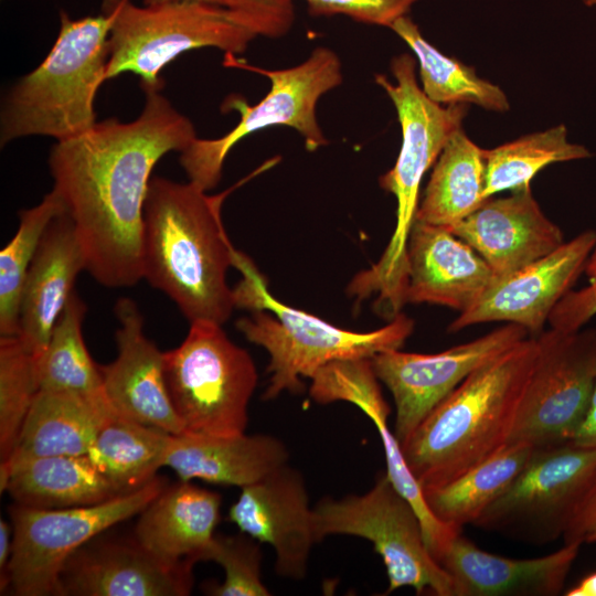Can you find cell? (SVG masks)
<instances>
[{
    "label": "cell",
    "instance_id": "6da1fadb",
    "mask_svg": "<svg viewBox=\"0 0 596 596\" xmlns=\"http://www.w3.org/2000/svg\"><path fill=\"white\" fill-rule=\"evenodd\" d=\"M145 92L132 121L107 118L50 151L53 190L81 244L85 270L99 284L134 286L142 274L143 206L151 172L170 151L195 138L192 121L160 91Z\"/></svg>",
    "mask_w": 596,
    "mask_h": 596
},
{
    "label": "cell",
    "instance_id": "7a4b0ae2",
    "mask_svg": "<svg viewBox=\"0 0 596 596\" xmlns=\"http://www.w3.org/2000/svg\"><path fill=\"white\" fill-rule=\"evenodd\" d=\"M232 189L210 195L192 182L151 178L143 206L142 274L192 322L222 326L235 308L226 275L236 249L221 219Z\"/></svg>",
    "mask_w": 596,
    "mask_h": 596
},
{
    "label": "cell",
    "instance_id": "3957f363",
    "mask_svg": "<svg viewBox=\"0 0 596 596\" xmlns=\"http://www.w3.org/2000/svg\"><path fill=\"white\" fill-rule=\"evenodd\" d=\"M538 354L528 337L469 374L401 444L422 488L451 480L502 449Z\"/></svg>",
    "mask_w": 596,
    "mask_h": 596
},
{
    "label": "cell",
    "instance_id": "277c9868",
    "mask_svg": "<svg viewBox=\"0 0 596 596\" xmlns=\"http://www.w3.org/2000/svg\"><path fill=\"white\" fill-rule=\"evenodd\" d=\"M390 67L394 82L383 74L374 79L393 103L402 132L397 159L379 179L380 187L396 199V225L380 260L358 274L348 289L358 301L377 292L379 304L395 315L405 305L406 247L421 182L449 139L462 128L468 105L443 106L430 100L417 82L416 61L408 53L394 56Z\"/></svg>",
    "mask_w": 596,
    "mask_h": 596
},
{
    "label": "cell",
    "instance_id": "5b68a950",
    "mask_svg": "<svg viewBox=\"0 0 596 596\" xmlns=\"http://www.w3.org/2000/svg\"><path fill=\"white\" fill-rule=\"evenodd\" d=\"M234 267L243 275L233 289L235 308L252 310L251 316L237 320L236 327L269 354L270 376L264 400H274L283 392H301L302 377L311 379L331 362L372 359L377 353L397 350L413 332L414 321L400 312L389 324L373 331L339 328L277 300L244 253L236 251Z\"/></svg>",
    "mask_w": 596,
    "mask_h": 596
},
{
    "label": "cell",
    "instance_id": "8992f818",
    "mask_svg": "<svg viewBox=\"0 0 596 596\" xmlns=\"http://www.w3.org/2000/svg\"><path fill=\"white\" fill-rule=\"evenodd\" d=\"M60 21L50 53L4 98L0 116L2 147L28 136L68 140L97 123L94 103L106 81L111 19L100 12L74 20L61 11Z\"/></svg>",
    "mask_w": 596,
    "mask_h": 596
},
{
    "label": "cell",
    "instance_id": "52a82bcc",
    "mask_svg": "<svg viewBox=\"0 0 596 596\" xmlns=\"http://www.w3.org/2000/svg\"><path fill=\"white\" fill-rule=\"evenodd\" d=\"M100 12L111 19L106 79L130 72L143 91H161V71L187 51L214 47L242 54L257 38L216 2L102 0Z\"/></svg>",
    "mask_w": 596,
    "mask_h": 596
},
{
    "label": "cell",
    "instance_id": "ba28073f",
    "mask_svg": "<svg viewBox=\"0 0 596 596\" xmlns=\"http://www.w3.org/2000/svg\"><path fill=\"white\" fill-rule=\"evenodd\" d=\"M224 65L260 74L269 79L270 88L253 106L237 95L224 100L222 109L236 110L240 121L220 138L196 137L180 152V164L190 182L206 192L214 189L233 147L251 134L274 126L296 130L310 151L328 143L318 121L317 105L343 82L342 63L332 49L317 46L304 62L280 70L260 68L231 53H225Z\"/></svg>",
    "mask_w": 596,
    "mask_h": 596
},
{
    "label": "cell",
    "instance_id": "9c48e42d",
    "mask_svg": "<svg viewBox=\"0 0 596 596\" xmlns=\"http://www.w3.org/2000/svg\"><path fill=\"white\" fill-rule=\"evenodd\" d=\"M190 324L183 342L163 352L167 387L183 433L244 434L257 384L255 363L222 326L206 321Z\"/></svg>",
    "mask_w": 596,
    "mask_h": 596
},
{
    "label": "cell",
    "instance_id": "30bf717a",
    "mask_svg": "<svg viewBox=\"0 0 596 596\" xmlns=\"http://www.w3.org/2000/svg\"><path fill=\"white\" fill-rule=\"evenodd\" d=\"M313 514L318 542L341 534L373 543L389 577L385 594L413 587L417 595L455 596L454 579L428 551L416 511L386 471L379 472L363 494L323 498L313 507Z\"/></svg>",
    "mask_w": 596,
    "mask_h": 596
},
{
    "label": "cell",
    "instance_id": "8fae6325",
    "mask_svg": "<svg viewBox=\"0 0 596 596\" xmlns=\"http://www.w3.org/2000/svg\"><path fill=\"white\" fill-rule=\"evenodd\" d=\"M167 486L155 477L143 487L102 503L10 509L12 549L0 590L18 596H60V575L67 560L105 530L139 514Z\"/></svg>",
    "mask_w": 596,
    "mask_h": 596
},
{
    "label": "cell",
    "instance_id": "7c38bea8",
    "mask_svg": "<svg viewBox=\"0 0 596 596\" xmlns=\"http://www.w3.org/2000/svg\"><path fill=\"white\" fill-rule=\"evenodd\" d=\"M595 478L596 447L567 441L534 449L473 525L520 542L551 543L563 536Z\"/></svg>",
    "mask_w": 596,
    "mask_h": 596
},
{
    "label": "cell",
    "instance_id": "4fadbf2b",
    "mask_svg": "<svg viewBox=\"0 0 596 596\" xmlns=\"http://www.w3.org/2000/svg\"><path fill=\"white\" fill-rule=\"evenodd\" d=\"M534 338L538 354L508 444L540 449L572 441L587 414L596 377V329L550 328Z\"/></svg>",
    "mask_w": 596,
    "mask_h": 596
},
{
    "label": "cell",
    "instance_id": "5bb4252c",
    "mask_svg": "<svg viewBox=\"0 0 596 596\" xmlns=\"http://www.w3.org/2000/svg\"><path fill=\"white\" fill-rule=\"evenodd\" d=\"M528 337L523 327L505 323L438 353H409L397 349L375 354L371 359L373 370L395 403L394 435L400 444L469 374Z\"/></svg>",
    "mask_w": 596,
    "mask_h": 596
},
{
    "label": "cell",
    "instance_id": "9a60e30c",
    "mask_svg": "<svg viewBox=\"0 0 596 596\" xmlns=\"http://www.w3.org/2000/svg\"><path fill=\"white\" fill-rule=\"evenodd\" d=\"M596 245V231L585 230L557 249L502 278L448 327L457 332L483 322L514 323L538 337L558 301L584 273Z\"/></svg>",
    "mask_w": 596,
    "mask_h": 596
},
{
    "label": "cell",
    "instance_id": "2e32d148",
    "mask_svg": "<svg viewBox=\"0 0 596 596\" xmlns=\"http://www.w3.org/2000/svg\"><path fill=\"white\" fill-rule=\"evenodd\" d=\"M241 489L230 508V520L242 533L272 545L277 575L304 579L318 540L313 508L300 471L287 462Z\"/></svg>",
    "mask_w": 596,
    "mask_h": 596
},
{
    "label": "cell",
    "instance_id": "e0dca14e",
    "mask_svg": "<svg viewBox=\"0 0 596 596\" xmlns=\"http://www.w3.org/2000/svg\"><path fill=\"white\" fill-rule=\"evenodd\" d=\"M115 313L120 323L116 331L118 354L111 363L99 366L109 406L118 416L172 435L183 433L167 387L163 352L143 333L137 305L123 297Z\"/></svg>",
    "mask_w": 596,
    "mask_h": 596
},
{
    "label": "cell",
    "instance_id": "ac0fdd59",
    "mask_svg": "<svg viewBox=\"0 0 596 596\" xmlns=\"http://www.w3.org/2000/svg\"><path fill=\"white\" fill-rule=\"evenodd\" d=\"M446 230L470 245L496 278L521 269L565 243L563 232L543 213L531 188L505 198L491 196Z\"/></svg>",
    "mask_w": 596,
    "mask_h": 596
},
{
    "label": "cell",
    "instance_id": "d6986e66",
    "mask_svg": "<svg viewBox=\"0 0 596 596\" xmlns=\"http://www.w3.org/2000/svg\"><path fill=\"white\" fill-rule=\"evenodd\" d=\"M193 564L168 566L135 540H92L65 563L60 596H185L192 590Z\"/></svg>",
    "mask_w": 596,
    "mask_h": 596
},
{
    "label": "cell",
    "instance_id": "ffe728a7",
    "mask_svg": "<svg viewBox=\"0 0 596 596\" xmlns=\"http://www.w3.org/2000/svg\"><path fill=\"white\" fill-rule=\"evenodd\" d=\"M405 304H433L460 312L496 276L486 260L445 227L414 221L406 247Z\"/></svg>",
    "mask_w": 596,
    "mask_h": 596
},
{
    "label": "cell",
    "instance_id": "44dd1931",
    "mask_svg": "<svg viewBox=\"0 0 596 596\" xmlns=\"http://www.w3.org/2000/svg\"><path fill=\"white\" fill-rule=\"evenodd\" d=\"M581 546L564 543L545 556L517 560L482 551L459 533L439 564L454 579L455 596H555Z\"/></svg>",
    "mask_w": 596,
    "mask_h": 596
},
{
    "label": "cell",
    "instance_id": "7402d4cb",
    "mask_svg": "<svg viewBox=\"0 0 596 596\" xmlns=\"http://www.w3.org/2000/svg\"><path fill=\"white\" fill-rule=\"evenodd\" d=\"M85 268L73 221L65 210L45 230L21 292L18 338L34 359L45 350Z\"/></svg>",
    "mask_w": 596,
    "mask_h": 596
},
{
    "label": "cell",
    "instance_id": "603a6c76",
    "mask_svg": "<svg viewBox=\"0 0 596 596\" xmlns=\"http://www.w3.org/2000/svg\"><path fill=\"white\" fill-rule=\"evenodd\" d=\"M220 493L180 480L139 513L135 541L168 566L202 560L221 515Z\"/></svg>",
    "mask_w": 596,
    "mask_h": 596
},
{
    "label": "cell",
    "instance_id": "cb8c5ba5",
    "mask_svg": "<svg viewBox=\"0 0 596 596\" xmlns=\"http://www.w3.org/2000/svg\"><path fill=\"white\" fill-rule=\"evenodd\" d=\"M285 444L267 434L209 436L191 433L170 435L163 467L180 480L236 486L252 485L287 464Z\"/></svg>",
    "mask_w": 596,
    "mask_h": 596
},
{
    "label": "cell",
    "instance_id": "d4e9b609",
    "mask_svg": "<svg viewBox=\"0 0 596 596\" xmlns=\"http://www.w3.org/2000/svg\"><path fill=\"white\" fill-rule=\"evenodd\" d=\"M105 395L39 391L4 470L20 461L49 456L86 455L99 429L114 415Z\"/></svg>",
    "mask_w": 596,
    "mask_h": 596
},
{
    "label": "cell",
    "instance_id": "484cf974",
    "mask_svg": "<svg viewBox=\"0 0 596 596\" xmlns=\"http://www.w3.org/2000/svg\"><path fill=\"white\" fill-rule=\"evenodd\" d=\"M0 491L33 509L91 505L120 493L86 455L33 458L0 470Z\"/></svg>",
    "mask_w": 596,
    "mask_h": 596
},
{
    "label": "cell",
    "instance_id": "4316f807",
    "mask_svg": "<svg viewBox=\"0 0 596 596\" xmlns=\"http://www.w3.org/2000/svg\"><path fill=\"white\" fill-rule=\"evenodd\" d=\"M485 149L459 129L433 166L415 220L448 228L485 201Z\"/></svg>",
    "mask_w": 596,
    "mask_h": 596
},
{
    "label": "cell",
    "instance_id": "83f0119b",
    "mask_svg": "<svg viewBox=\"0 0 596 596\" xmlns=\"http://www.w3.org/2000/svg\"><path fill=\"white\" fill-rule=\"evenodd\" d=\"M533 451L526 444H508L460 476L423 487L427 507L448 525L461 530L466 524H473L521 472Z\"/></svg>",
    "mask_w": 596,
    "mask_h": 596
},
{
    "label": "cell",
    "instance_id": "f1b7e54d",
    "mask_svg": "<svg viewBox=\"0 0 596 596\" xmlns=\"http://www.w3.org/2000/svg\"><path fill=\"white\" fill-rule=\"evenodd\" d=\"M171 434L117 414L99 429L86 456L120 493L135 491L157 475Z\"/></svg>",
    "mask_w": 596,
    "mask_h": 596
},
{
    "label": "cell",
    "instance_id": "f546056e",
    "mask_svg": "<svg viewBox=\"0 0 596 596\" xmlns=\"http://www.w3.org/2000/svg\"><path fill=\"white\" fill-rule=\"evenodd\" d=\"M390 29L414 53L421 88L430 100L443 106L472 104L490 111L509 110L510 104L501 87L481 78L472 66L441 53L408 15L400 18Z\"/></svg>",
    "mask_w": 596,
    "mask_h": 596
},
{
    "label": "cell",
    "instance_id": "4dcf8cb0",
    "mask_svg": "<svg viewBox=\"0 0 596 596\" xmlns=\"http://www.w3.org/2000/svg\"><path fill=\"white\" fill-rule=\"evenodd\" d=\"M86 305L74 290L43 353L34 359L39 391L104 396L100 368L83 338Z\"/></svg>",
    "mask_w": 596,
    "mask_h": 596
},
{
    "label": "cell",
    "instance_id": "1f68e13d",
    "mask_svg": "<svg viewBox=\"0 0 596 596\" xmlns=\"http://www.w3.org/2000/svg\"><path fill=\"white\" fill-rule=\"evenodd\" d=\"M590 151L567 139L565 125L522 136L492 149H485V199L498 192L531 188V180L546 166L587 159Z\"/></svg>",
    "mask_w": 596,
    "mask_h": 596
},
{
    "label": "cell",
    "instance_id": "d6a6232c",
    "mask_svg": "<svg viewBox=\"0 0 596 596\" xmlns=\"http://www.w3.org/2000/svg\"><path fill=\"white\" fill-rule=\"evenodd\" d=\"M52 190L31 209L19 212V226L0 252V336H18L22 288L41 238L49 224L65 211Z\"/></svg>",
    "mask_w": 596,
    "mask_h": 596
},
{
    "label": "cell",
    "instance_id": "836d02e7",
    "mask_svg": "<svg viewBox=\"0 0 596 596\" xmlns=\"http://www.w3.org/2000/svg\"><path fill=\"white\" fill-rule=\"evenodd\" d=\"M38 392L33 355L18 336H0V465L13 453Z\"/></svg>",
    "mask_w": 596,
    "mask_h": 596
},
{
    "label": "cell",
    "instance_id": "e575fe53",
    "mask_svg": "<svg viewBox=\"0 0 596 596\" xmlns=\"http://www.w3.org/2000/svg\"><path fill=\"white\" fill-rule=\"evenodd\" d=\"M262 550L259 542L242 533L214 535L201 561H213L224 570L220 584L206 583L204 592L213 596H269L262 579Z\"/></svg>",
    "mask_w": 596,
    "mask_h": 596
},
{
    "label": "cell",
    "instance_id": "d590c367",
    "mask_svg": "<svg viewBox=\"0 0 596 596\" xmlns=\"http://www.w3.org/2000/svg\"><path fill=\"white\" fill-rule=\"evenodd\" d=\"M310 396L320 404L345 401L364 414L387 408L371 359L331 362L311 377Z\"/></svg>",
    "mask_w": 596,
    "mask_h": 596
},
{
    "label": "cell",
    "instance_id": "8d00e7d4",
    "mask_svg": "<svg viewBox=\"0 0 596 596\" xmlns=\"http://www.w3.org/2000/svg\"><path fill=\"white\" fill-rule=\"evenodd\" d=\"M312 17L345 15L352 20L391 28L407 15L418 0H304Z\"/></svg>",
    "mask_w": 596,
    "mask_h": 596
},
{
    "label": "cell",
    "instance_id": "74e56055",
    "mask_svg": "<svg viewBox=\"0 0 596 596\" xmlns=\"http://www.w3.org/2000/svg\"><path fill=\"white\" fill-rule=\"evenodd\" d=\"M257 36L277 39L286 35L295 22L292 0H215Z\"/></svg>",
    "mask_w": 596,
    "mask_h": 596
},
{
    "label": "cell",
    "instance_id": "f35d334b",
    "mask_svg": "<svg viewBox=\"0 0 596 596\" xmlns=\"http://www.w3.org/2000/svg\"><path fill=\"white\" fill-rule=\"evenodd\" d=\"M588 284L581 289H571L554 307L549 324L562 332H574L596 316V245L584 268Z\"/></svg>",
    "mask_w": 596,
    "mask_h": 596
},
{
    "label": "cell",
    "instance_id": "ab89813d",
    "mask_svg": "<svg viewBox=\"0 0 596 596\" xmlns=\"http://www.w3.org/2000/svg\"><path fill=\"white\" fill-rule=\"evenodd\" d=\"M562 538L564 543L596 542V478L576 507Z\"/></svg>",
    "mask_w": 596,
    "mask_h": 596
},
{
    "label": "cell",
    "instance_id": "60d3db41",
    "mask_svg": "<svg viewBox=\"0 0 596 596\" xmlns=\"http://www.w3.org/2000/svg\"><path fill=\"white\" fill-rule=\"evenodd\" d=\"M572 441L582 446L596 447V377L587 414Z\"/></svg>",
    "mask_w": 596,
    "mask_h": 596
},
{
    "label": "cell",
    "instance_id": "b9f144b4",
    "mask_svg": "<svg viewBox=\"0 0 596 596\" xmlns=\"http://www.w3.org/2000/svg\"><path fill=\"white\" fill-rule=\"evenodd\" d=\"M12 526L1 519L0 521V576H2L7 570L12 549Z\"/></svg>",
    "mask_w": 596,
    "mask_h": 596
},
{
    "label": "cell",
    "instance_id": "7bdbcfd3",
    "mask_svg": "<svg viewBox=\"0 0 596 596\" xmlns=\"http://www.w3.org/2000/svg\"><path fill=\"white\" fill-rule=\"evenodd\" d=\"M566 596H596V572L582 578L574 587L570 588Z\"/></svg>",
    "mask_w": 596,
    "mask_h": 596
},
{
    "label": "cell",
    "instance_id": "ee69618b",
    "mask_svg": "<svg viewBox=\"0 0 596 596\" xmlns=\"http://www.w3.org/2000/svg\"><path fill=\"white\" fill-rule=\"evenodd\" d=\"M170 1H180V0H142V4H157V3L170 2ZM198 1L215 2V0H198Z\"/></svg>",
    "mask_w": 596,
    "mask_h": 596
},
{
    "label": "cell",
    "instance_id": "f6af8a7d",
    "mask_svg": "<svg viewBox=\"0 0 596 596\" xmlns=\"http://www.w3.org/2000/svg\"><path fill=\"white\" fill-rule=\"evenodd\" d=\"M583 2L584 6L588 7V8H594L596 7V0H581Z\"/></svg>",
    "mask_w": 596,
    "mask_h": 596
}]
</instances>
